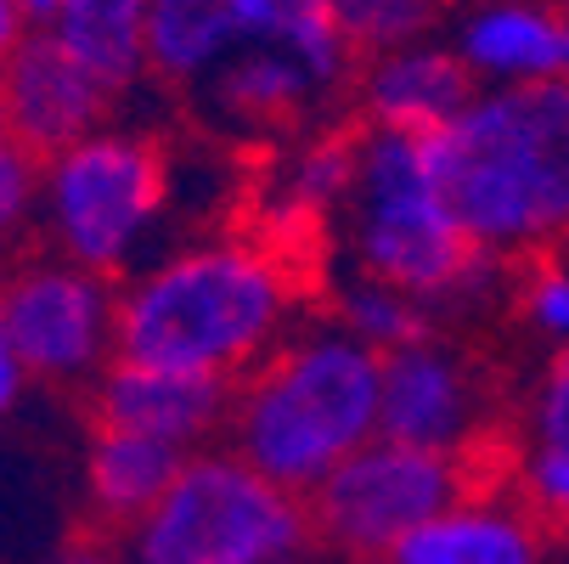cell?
<instances>
[{"label":"cell","instance_id":"obj_28","mask_svg":"<svg viewBox=\"0 0 569 564\" xmlns=\"http://www.w3.org/2000/svg\"><path fill=\"white\" fill-rule=\"evenodd\" d=\"M12 7L23 12V23H29V29H51V18L62 12V0H12Z\"/></svg>","mask_w":569,"mask_h":564},{"label":"cell","instance_id":"obj_3","mask_svg":"<svg viewBox=\"0 0 569 564\" xmlns=\"http://www.w3.org/2000/svg\"><path fill=\"white\" fill-rule=\"evenodd\" d=\"M429 165L462 231L491 260L558 249L569 231V79L473 91L429 141Z\"/></svg>","mask_w":569,"mask_h":564},{"label":"cell","instance_id":"obj_10","mask_svg":"<svg viewBox=\"0 0 569 564\" xmlns=\"http://www.w3.org/2000/svg\"><path fill=\"white\" fill-rule=\"evenodd\" d=\"M485 418H491V395H485V378L462 356V345L429 334L383 356V435L389 441L473 457Z\"/></svg>","mask_w":569,"mask_h":564},{"label":"cell","instance_id":"obj_12","mask_svg":"<svg viewBox=\"0 0 569 564\" xmlns=\"http://www.w3.org/2000/svg\"><path fill=\"white\" fill-rule=\"evenodd\" d=\"M446 40L479 91L569 79V12L558 0H468Z\"/></svg>","mask_w":569,"mask_h":564},{"label":"cell","instance_id":"obj_30","mask_svg":"<svg viewBox=\"0 0 569 564\" xmlns=\"http://www.w3.org/2000/svg\"><path fill=\"white\" fill-rule=\"evenodd\" d=\"M333 564H395V558H333Z\"/></svg>","mask_w":569,"mask_h":564},{"label":"cell","instance_id":"obj_22","mask_svg":"<svg viewBox=\"0 0 569 564\" xmlns=\"http://www.w3.org/2000/svg\"><path fill=\"white\" fill-rule=\"evenodd\" d=\"M40 187L46 158L0 130V260H23V249L40 237Z\"/></svg>","mask_w":569,"mask_h":564},{"label":"cell","instance_id":"obj_5","mask_svg":"<svg viewBox=\"0 0 569 564\" xmlns=\"http://www.w3.org/2000/svg\"><path fill=\"white\" fill-rule=\"evenodd\" d=\"M176 204V152L152 130L113 119L46 158L40 244L46 255L124 283L164 249Z\"/></svg>","mask_w":569,"mask_h":564},{"label":"cell","instance_id":"obj_21","mask_svg":"<svg viewBox=\"0 0 569 564\" xmlns=\"http://www.w3.org/2000/svg\"><path fill=\"white\" fill-rule=\"evenodd\" d=\"M345 40L356 46V57H378L395 46H412L440 34L446 23V0H328Z\"/></svg>","mask_w":569,"mask_h":564},{"label":"cell","instance_id":"obj_8","mask_svg":"<svg viewBox=\"0 0 569 564\" xmlns=\"http://www.w3.org/2000/svg\"><path fill=\"white\" fill-rule=\"evenodd\" d=\"M468 492V457L378 435L310 497L316 542L333 558H395L429 520H440Z\"/></svg>","mask_w":569,"mask_h":564},{"label":"cell","instance_id":"obj_7","mask_svg":"<svg viewBox=\"0 0 569 564\" xmlns=\"http://www.w3.org/2000/svg\"><path fill=\"white\" fill-rule=\"evenodd\" d=\"M254 46L299 57L333 97L356 86L361 68L328 0H152L147 73L158 86L198 91L209 73Z\"/></svg>","mask_w":569,"mask_h":564},{"label":"cell","instance_id":"obj_27","mask_svg":"<svg viewBox=\"0 0 569 564\" xmlns=\"http://www.w3.org/2000/svg\"><path fill=\"white\" fill-rule=\"evenodd\" d=\"M34 29L23 23V12L12 7V0H0V68H7L18 51H23V40H29Z\"/></svg>","mask_w":569,"mask_h":564},{"label":"cell","instance_id":"obj_23","mask_svg":"<svg viewBox=\"0 0 569 564\" xmlns=\"http://www.w3.org/2000/svg\"><path fill=\"white\" fill-rule=\"evenodd\" d=\"M513 310L525 321V334L541 339L552 356L569 350V266L558 255L530 260L525 277L513 283Z\"/></svg>","mask_w":569,"mask_h":564},{"label":"cell","instance_id":"obj_20","mask_svg":"<svg viewBox=\"0 0 569 564\" xmlns=\"http://www.w3.org/2000/svg\"><path fill=\"white\" fill-rule=\"evenodd\" d=\"M328 321H339L345 334H356L361 345H372L378 356L400 350V345H418L435 334V310L412 294H400L395 283L345 271L328 283Z\"/></svg>","mask_w":569,"mask_h":564},{"label":"cell","instance_id":"obj_2","mask_svg":"<svg viewBox=\"0 0 569 564\" xmlns=\"http://www.w3.org/2000/svg\"><path fill=\"white\" fill-rule=\"evenodd\" d=\"M378 435H383V356L328 316H305L231 389L226 446L305 503Z\"/></svg>","mask_w":569,"mask_h":564},{"label":"cell","instance_id":"obj_19","mask_svg":"<svg viewBox=\"0 0 569 564\" xmlns=\"http://www.w3.org/2000/svg\"><path fill=\"white\" fill-rule=\"evenodd\" d=\"M147 18L152 0H62L51 40H62L113 97H130L147 73Z\"/></svg>","mask_w":569,"mask_h":564},{"label":"cell","instance_id":"obj_14","mask_svg":"<svg viewBox=\"0 0 569 564\" xmlns=\"http://www.w3.org/2000/svg\"><path fill=\"white\" fill-rule=\"evenodd\" d=\"M350 91H356V108H361V130L435 141L473 102L479 86L462 68V57L451 51V40L429 34V40H412V46L361 57Z\"/></svg>","mask_w":569,"mask_h":564},{"label":"cell","instance_id":"obj_26","mask_svg":"<svg viewBox=\"0 0 569 564\" xmlns=\"http://www.w3.org/2000/svg\"><path fill=\"white\" fill-rule=\"evenodd\" d=\"M46 564H136L130 547H113V542H73V547H57Z\"/></svg>","mask_w":569,"mask_h":564},{"label":"cell","instance_id":"obj_9","mask_svg":"<svg viewBox=\"0 0 569 564\" xmlns=\"http://www.w3.org/2000/svg\"><path fill=\"white\" fill-rule=\"evenodd\" d=\"M0 321L29 384L97 389L119 362V283L62 255H23L0 266Z\"/></svg>","mask_w":569,"mask_h":564},{"label":"cell","instance_id":"obj_25","mask_svg":"<svg viewBox=\"0 0 569 564\" xmlns=\"http://www.w3.org/2000/svg\"><path fill=\"white\" fill-rule=\"evenodd\" d=\"M23 395H29V373L18 367V356L7 345V321H0V424L23 407Z\"/></svg>","mask_w":569,"mask_h":564},{"label":"cell","instance_id":"obj_6","mask_svg":"<svg viewBox=\"0 0 569 564\" xmlns=\"http://www.w3.org/2000/svg\"><path fill=\"white\" fill-rule=\"evenodd\" d=\"M124 547L136 564H305L321 542L305 497L282 492L231 446H209L187 457Z\"/></svg>","mask_w":569,"mask_h":564},{"label":"cell","instance_id":"obj_24","mask_svg":"<svg viewBox=\"0 0 569 564\" xmlns=\"http://www.w3.org/2000/svg\"><path fill=\"white\" fill-rule=\"evenodd\" d=\"M525 446H552L569 452V350L552 356V367L541 373L530 413H525Z\"/></svg>","mask_w":569,"mask_h":564},{"label":"cell","instance_id":"obj_16","mask_svg":"<svg viewBox=\"0 0 569 564\" xmlns=\"http://www.w3.org/2000/svg\"><path fill=\"white\" fill-rule=\"evenodd\" d=\"M350 181H356V136H345V130L288 136L260 181L266 237L282 249L299 244V237H321L345 215Z\"/></svg>","mask_w":569,"mask_h":564},{"label":"cell","instance_id":"obj_31","mask_svg":"<svg viewBox=\"0 0 569 564\" xmlns=\"http://www.w3.org/2000/svg\"><path fill=\"white\" fill-rule=\"evenodd\" d=\"M0 130H7V113H0Z\"/></svg>","mask_w":569,"mask_h":564},{"label":"cell","instance_id":"obj_32","mask_svg":"<svg viewBox=\"0 0 569 564\" xmlns=\"http://www.w3.org/2000/svg\"><path fill=\"white\" fill-rule=\"evenodd\" d=\"M462 7H468V0H462Z\"/></svg>","mask_w":569,"mask_h":564},{"label":"cell","instance_id":"obj_29","mask_svg":"<svg viewBox=\"0 0 569 564\" xmlns=\"http://www.w3.org/2000/svg\"><path fill=\"white\" fill-rule=\"evenodd\" d=\"M552 255H558V260H563V266H569V231H563V237H558V249H552Z\"/></svg>","mask_w":569,"mask_h":564},{"label":"cell","instance_id":"obj_18","mask_svg":"<svg viewBox=\"0 0 569 564\" xmlns=\"http://www.w3.org/2000/svg\"><path fill=\"white\" fill-rule=\"evenodd\" d=\"M547 520L530 503L468 492L440 520H429L395 564H547Z\"/></svg>","mask_w":569,"mask_h":564},{"label":"cell","instance_id":"obj_13","mask_svg":"<svg viewBox=\"0 0 569 564\" xmlns=\"http://www.w3.org/2000/svg\"><path fill=\"white\" fill-rule=\"evenodd\" d=\"M231 389L220 378H198V373H176V367H141V362H113L97 389H91V413L97 424L164 441L176 452H209L226 446V424H231Z\"/></svg>","mask_w":569,"mask_h":564},{"label":"cell","instance_id":"obj_1","mask_svg":"<svg viewBox=\"0 0 569 564\" xmlns=\"http://www.w3.org/2000/svg\"><path fill=\"white\" fill-rule=\"evenodd\" d=\"M305 321V283L266 231L164 244L119 283V362L242 384Z\"/></svg>","mask_w":569,"mask_h":564},{"label":"cell","instance_id":"obj_11","mask_svg":"<svg viewBox=\"0 0 569 564\" xmlns=\"http://www.w3.org/2000/svg\"><path fill=\"white\" fill-rule=\"evenodd\" d=\"M113 108H119V97L46 29H34L23 40V51L0 68V113H7V130L23 147H34L40 158L113 125Z\"/></svg>","mask_w":569,"mask_h":564},{"label":"cell","instance_id":"obj_4","mask_svg":"<svg viewBox=\"0 0 569 564\" xmlns=\"http://www.w3.org/2000/svg\"><path fill=\"white\" fill-rule=\"evenodd\" d=\"M339 266L395 283L400 294L446 316L491 294L502 260H491L462 231L429 165V141L356 130V181L339 215Z\"/></svg>","mask_w":569,"mask_h":564},{"label":"cell","instance_id":"obj_17","mask_svg":"<svg viewBox=\"0 0 569 564\" xmlns=\"http://www.w3.org/2000/svg\"><path fill=\"white\" fill-rule=\"evenodd\" d=\"M181 468H187V452L130 435V429H113V424H97L86 452H79V497H86L97 525L130 536L164 503V492L176 486Z\"/></svg>","mask_w":569,"mask_h":564},{"label":"cell","instance_id":"obj_15","mask_svg":"<svg viewBox=\"0 0 569 564\" xmlns=\"http://www.w3.org/2000/svg\"><path fill=\"white\" fill-rule=\"evenodd\" d=\"M192 97H198L203 119L237 141H288L316 108L333 102V91L299 57L271 51V46L237 51Z\"/></svg>","mask_w":569,"mask_h":564}]
</instances>
